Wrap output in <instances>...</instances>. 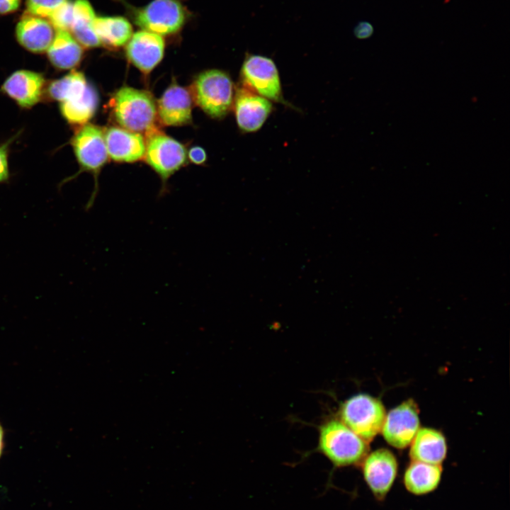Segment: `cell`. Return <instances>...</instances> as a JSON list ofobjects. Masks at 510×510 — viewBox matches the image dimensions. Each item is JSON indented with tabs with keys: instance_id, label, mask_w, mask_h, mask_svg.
Listing matches in <instances>:
<instances>
[{
	"instance_id": "obj_25",
	"label": "cell",
	"mask_w": 510,
	"mask_h": 510,
	"mask_svg": "<svg viewBox=\"0 0 510 510\" xmlns=\"http://www.w3.org/2000/svg\"><path fill=\"white\" fill-rule=\"evenodd\" d=\"M73 19V1L67 0L49 18L55 30H69Z\"/></svg>"
},
{
	"instance_id": "obj_18",
	"label": "cell",
	"mask_w": 510,
	"mask_h": 510,
	"mask_svg": "<svg viewBox=\"0 0 510 510\" xmlns=\"http://www.w3.org/2000/svg\"><path fill=\"white\" fill-rule=\"evenodd\" d=\"M47 55L50 64L55 68L68 70L75 68L80 63L83 57V49L69 31L55 30Z\"/></svg>"
},
{
	"instance_id": "obj_30",
	"label": "cell",
	"mask_w": 510,
	"mask_h": 510,
	"mask_svg": "<svg viewBox=\"0 0 510 510\" xmlns=\"http://www.w3.org/2000/svg\"><path fill=\"white\" fill-rule=\"evenodd\" d=\"M4 447V429L0 424V457Z\"/></svg>"
},
{
	"instance_id": "obj_22",
	"label": "cell",
	"mask_w": 510,
	"mask_h": 510,
	"mask_svg": "<svg viewBox=\"0 0 510 510\" xmlns=\"http://www.w3.org/2000/svg\"><path fill=\"white\" fill-rule=\"evenodd\" d=\"M98 103L96 90L90 84L84 93L72 100L60 103V113L70 125L83 126L94 115Z\"/></svg>"
},
{
	"instance_id": "obj_14",
	"label": "cell",
	"mask_w": 510,
	"mask_h": 510,
	"mask_svg": "<svg viewBox=\"0 0 510 510\" xmlns=\"http://www.w3.org/2000/svg\"><path fill=\"white\" fill-rule=\"evenodd\" d=\"M157 115L167 126H180L192 120V97L189 91L176 83L171 84L158 100Z\"/></svg>"
},
{
	"instance_id": "obj_10",
	"label": "cell",
	"mask_w": 510,
	"mask_h": 510,
	"mask_svg": "<svg viewBox=\"0 0 510 510\" xmlns=\"http://www.w3.org/2000/svg\"><path fill=\"white\" fill-rule=\"evenodd\" d=\"M419 429L418 407L413 400H409L385 415L381 431L390 445L404 448L412 443Z\"/></svg>"
},
{
	"instance_id": "obj_16",
	"label": "cell",
	"mask_w": 510,
	"mask_h": 510,
	"mask_svg": "<svg viewBox=\"0 0 510 510\" xmlns=\"http://www.w3.org/2000/svg\"><path fill=\"white\" fill-rule=\"evenodd\" d=\"M108 154L120 162H134L144 157L146 143L142 134L122 128L111 127L104 130Z\"/></svg>"
},
{
	"instance_id": "obj_26",
	"label": "cell",
	"mask_w": 510,
	"mask_h": 510,
	"mask_svg": "<svg viewBox=\"0 0 510 510\" xmlns=\"http://www.w3.org/2000/svg\"><path fill=\"white\" fill-rule=\"evenodd\" d=\"M18 134L0 144V184L6 183L10 177L8 168V153L11 143Z\"/></svg>"
},
{
	"instance_id": "obj_24",
	"label": "cell",
	"mask_w": 510,
	"mask_h": 510,
	"mask_svg": "<svg viewBox=\"0 0 510 510\" xmlns=\"http://www.w3.org/2000/svg\"><path fill=\"white\" fill-rule=\"evenodd\" d=\"M67 0H26V13L33 16L49 18Z\"/></svg>"
},
{
	"instance_id": "obj_12",
	"label": "cell",
	"mask_w": 510,
	"mask_h": 510,
	"mask_svg": "<svg viewBox=\"0 0 510 510\" xmlns=\"http://www.w3.org/2000/svg\"><path fill=\"white\" fill-rule=\"evenodd\" d=\"M46 86V80L42 74L19 69L6 79L1 90L20 107L30 108L42 99Z\"/></svg>"
},
{
	"instance_id": "obj_6",
	"label": "cell",
	"mask_w": 510,
	"mask_h": 510,
	"mask_svg": "<svg viewBox=\"0 0 510 510\" xmlns=\"http://www.w3.org/2000/svg\"><path fill=\"white\" fill-rule=\"evenodd\" d=\"M71 144L81 169L91 172L95 176V188L86 205L88 210L92 207L96 196V177L108 157L104 131L93 124H85L75 132Z\"/></svg>"
},
{
	"instance_id": "obj_3",
	"label": "cell",
	"mask_w": 510,
	"mask_h": 510,
	"mask_svg": "<svg viewBox=\"0 0 510 510\" xmlns=\"http://www.w3.org/2000/svg\"><path fill=\"white\" fill-rule=\"evenodd\" d=\"M196 103L209 116L223 118L233 108L235 88L230 75L220 69L200 73L193 84Z\"/></svg>"
},
{
	"instance_id": "obj_20",
	"label": "cell",
	"mask_w": 510,
	"mask_h": 510,
	"mask_svg": "<svg viewBox=\"0 0 510 510\" xmlns=\"http://www.w3.org/2000/svg\"><path fill=\"white\" fill-rule=\"evenodd\" d=\"M95 18L94 11L88 0L73 1V19L69 31L81 46L86 48L101 45L93 27Z\"/></svg>"
},
{
	"instance_id": "obj_15",
	"label": "cell",
	"mask_w": 510,
	"mask_h": 510,
	"mask_svg": "<svg viewBox=\"0 0 510 510\" xmlns=\"http://www.w3.org/2000/svg\"><path fill=\"white\" fill-rule=\"evenodd\" d=\"M55 28L49 20L26 13L16 28L18 42L26 50L41 54L47 52L54 36Z\"/></svg>"
},
{
	"instance_id": "obj_23",
	"label": "cell",
	"mask_w": 510,
	"mask_h": 510,
	"mask_svg": "<svg viewBox=\"0 0 510 510\" xmlns=\"http://www.w3.org/2000/svg\"><path fill=\"white\" fill-rule=\"evenodd\" d=\"M89 84L82 72L72 69L64 76L52 81L45 91L52 100L60 103L83 94Z\"/></svg>"
},
{
	"instance_id": "obj_11",
	"label": "cell",
	"mask_w": 510,
	"mask_h": 510,
	"mask_svg": "<svg viewBox=\"0 0 510 510\" xmlns=\"http://www.w3.org/2000/svg\"><path fill=\"white\" fill-rule=\"evenodd\" d=\"M273 108L271 101L241 85L235 89L233 108L237 126L244 133L259 130Z\"/></svg>"
},
{
	"instance_id": "obj_29",
	"label": "cell",
	"mask_w": 510,
	"mask_h": 510,
	"mask_svg": "<svg viewBox=\"0 0 510 510\" xmlns=\"http://www.w3.org/2000/svg\"><path fill=\"white\" fill-rule=\"evenodd\" d=\"M21 0H0V15L12 13L17 11Z\"/></svg>"
},
{
	"instance_id": "obj_17",
	"label": "cell",
	"mask_w": 510,
	"mask_h": 510,
	"mask_svg": "<svg viewBox=\"0 0 510 510\" xmlns=\"http://www.w3.org/2000/svg\"><path fill=\"white\" fill-rule=\"evenodd\" d=\"M410 444L409 456L412 460L441 465L446 458V438L437 430L419 429Z\"/></svg>"
},
{
	"instance_id": "obj_28",
	"label": "cell",
	"mask_w": 510,
	"mask_h": 510,
	"mask_svg": "<svg viewBox=\"0 0 510 510\" xmlns=\"http://www.w3.org/2000/svg\"><path fill=\"white\" fill-rule=\"evenodd\" d=\"M188 156L189 159L196 164H202L207 159L205 151L198 146L191 147L188 151Z\"/></svg>"
},
{
	"instance_id": "obj_1",
	"label": "cell",
	"mask_w": 510,
	"mask_h": 510,
	"mask_svg": "<svg viewBox=\"0 0 510 510\" xmlns=\"http://www.w3.org/2000/svg\"><path fill=\"white\" fill-rule=\"evenodd\" d=\"M317 450L339 468L361 463L369 447L341 420L332 419L319 427Z\"/></svg>"
},
{
	"instance_id": "obj_7",
	"label": "cell",
	"mask_w": 510,
	"mask_h": 510,
	"mask_svg": "<svg viewBox=\"0 0 510 510\" xmlns=\"http://www.w3.org/2000/svg\"><path fill=\"white\" fill-rule=\"evenodd\" d=\"M138 26L158 35L178 33L186 19V11L178 0H153L147 6L133 12Z\"/></svg>"
},
{
	"instance_id": "obj_21",
	"label": "cell",
	"mask_w": 510,
	"mask_h": 510,
	"mask_svg": "<svg viewBox=\"0 0 510 510\" xmlns=\"http://www.w3.org/2000/svg\"><path fill=\"white\" fill-rule=\"evenodd\" d=\"M93 27L101 44L112 48L124 45L132 37L131 24L121 16H96Z\"/></svg>"
},
{
	"instance_id": "obj_9",
	"label": "cell",
	"mask_w": 510,
	"mask_h": 510,
	"mask_svg": "<svg viewBox=\"0 0 510 510\" xmlns=\"http://www.w3.org/2000/svg\"><path fill=\"white\" fill-rule=\"evenodd\" d=\"M397 460L385 448L377 449L362 461L363 479L378 500L385 499L392 488L397 473Z\"/></svg>"
},
{
	"instance_id": "obj_4",
	"label": "cell",
	"mask_w": 510,
	"mask_h": 510,
	"mask_svg": "<svg viewBox=\"0 0 510 510\" xmlns=\"http://www.w3.org/2000/svg\"><path fill=\"white\" fill-rule=\"evenodd\" d=\"M385 415L382 402L367 394L351 397L339 409L341 421L368 443L381 431Z\"/></svg>"
},
{
	"instance_id": "obj_19",
	"label": "cell",
	"mask_w": 510,
	"mask_h": 510,
	"mask_svg": "<svg viewBox=\"0 0 510 510\" xmlns=\"http://www.w3.org/2000/svg\"><path fill=\"white\" fill-rule=\"evenodd\" d=\"M441 475V465L412 460L404 475V484L413 494H426L438 487Z\"/></svg>"
},
{
	"instance_id": "obj_27",
	"label": "cell",
	"mask_w": 510,
	"mask_h": 510,
	"mask_svg": "<svg viewBox=\"0 0 510 510\" xmlns=\"http://www.w3.org/2000/svg\"><path fill=\"white\" fill-rule=\"evenodd\" d=\"M353 35L359 40L370 38L374 33L373 24L366 21H359L353 28Z\"/></svg>"
},
{
	"instance_id": "obj_5",
	"label": "cell",
	"mask_w": 510,
	"mask_h": 510,
	"mask_svg": "<svg viewBox=\"0 0 510 510\" xmlns=\"http://www.w3.org/2000/svg\"><path fill=\"white\" fill-rule=\"evenodd\" d=\"M239 77L242 86L270 101L288 105L283 96L278 68L271 58L246 53Z\"/></svg>"
},
{
	"instance_id": "obj_2",
	"label": "cell",
	"mask_w": 510,
	"mask_h": 510,
	"mask_svg": "<svg viewBox=\"0 0 510 510\" xmlns=\"http://www.w3.org/2000/svg\"><path fill=\"white\" fill-rule=\"evenodd\" d=\"M110 103L114 118L122 128L147 136L158 131L157 106L148 91L124 86L115 92Z\"/></svg>"
},
{
	"instance_id": "obj_13",
	"label": "cell",
	"mask_w": 510,
	"mask_h": 510,
	"mask_svg": "<svg viewBox=\"0 0 510 510\" xmlns=\"http://www.w3.org/2000/svg\"><path fill=\"white\" fill-rule=\"evenodd\" d=\"M164 52L162 37L144 30L135 33L126 47L128 60L146 74L161 62Z\"/></svg>"
},
{
	"instance_id": "obj_8",
	"label": "cell",
	"mask_w": 510,
	"mask_h": 510,
	"mask_svg": "<svg viewBox=\"0 0 510 510\" xmlns=\"http://www.w3.org/2000/svg\"><path fill=\"white\" fill-rule=\"evenodd\" d=\"M185 147L159 130L147 135L144 158L164 184L182 167L187 159Z\"/></svg>"
}]
</instances>
